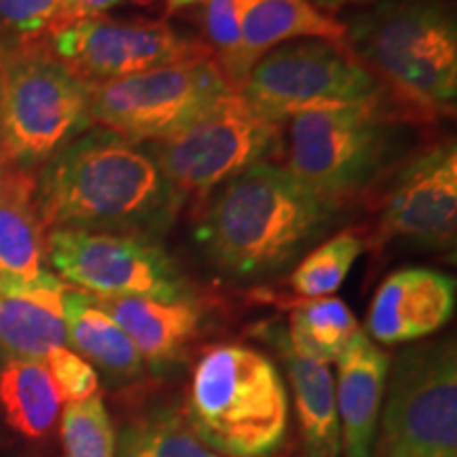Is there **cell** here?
Masks as SVG:
<instances>
[{"instance_id":"20","label":"cell","mask_w":457,"mask_h":457,"mask_svg":"<svg viewBox=\"0 0 457 457\" xmlns=\"http://www.w3.org/2000/svg\"><path fill=\"white\" fill-rule=\"evenodd\" d=\"M239 32L245 64L253 66L267 51L299 38L345 41V28L312 0H237Z\"/></svg>"},{"instance_id":"33","label":"cell","mask_w":457,"mask_h":457,"mask_svg":"<svg viewBox=\"0 0 457 457\" xmlns=\"http://www.w3.org/2000/svg\"><path fill=\"white\" fill-rule=\"evenodd\" d=\"M3 51H4V38L0 37V57H3Z\"/></svg>"},{"instance_id":"23","label":"cell","mask_w":457,"mask_h":457,"mask_svg":"<svg viewBox=\"0 0 457 457\" xmlns=\"http://www.w3.org/2000/svg\"><path fill=\"white\" fill-rule=\"evenodd\" d=\"M360 330L356 316L345 303L337 296H322L296 303L286 337L303 356L330 364L347 350Z\"/></svg>"},{"instance_id":"1","label":"cell","mask_w":457,"mask_h":457,"mask_svg":"<svg viewBox=\"0 0 457 457\" xmlns=\"http://www.w3.org/2000/svg\"><path fill=\"white\" fill-rule=\"evenodd\" d=\"M185 202L146 142L98 125L37 170V205L45 233L81 228L162 239Z\"/></svg>"},{"instance_id":"34","label":"cell","mask_w":457,"mask_h":457,"mask_svg":"<svg viewBox=\"0 0 457 457\" xmlns=\"http://www.w3.org/2000/svg\"><path fill=\"white\" fill-rule=\"evenodd\" d=\"M0 168H3V165H0Z\"/></svg>"},{"instance_id":"32","label":"cell","mask_w":457,"mask_h":457,"mask_svg":"<svg viewBox=\"0 0 457 457\" xmlns=\"http://www.w3.org/2000/svg\"><path fill=\"white\" fill-rule=\"evenodd\" d=\"M205 0H163V7L168 13H176V11H185L191 7H199Z\"/></svg>"},{"instance_id":"8","label":"cell","mask_w":457,"mask_h":457,"mask_svg":"<svg viewBox=\"0 0 457 457\" xmlns=\"http://www.w3.org/2000/svg\"><path fill=\"white\" fill-rule=\"evenodd\" d=\"M373 457H457L453 337L417 343L392 360Z\"/></svg>"},{"instance_id":"2","label":"cell","mask_w":457,"mask_h":457,"mask_svg":"<svg viewBox=\"0 0 457 457\" xmlns=\"http://www.w3.org/2000/svg\"><path fill=\"white\" fill-rule=\"evenodd\" d=\"M339 205L307 188L286 165L250 168L220 185L193 231L202 253L233 278L282 271L318 242Z\"/></svg>"},{"instance_id":"14","label":"cell","mask_w":457,"mask_h":457,"mask_svg":"<svg viewBox=\"0 0 457 457\" xmlns=\"http://www.w3.org/2000/svg\"><path fill=\"white\" fill-rule=\"evenodd\" d=\"M455 312V279L426 267L387 276L370 301L367 337L381 345L421 341L449 324Z\"/></svg>"},{"instance_id":"25","label":"cell","mask_w":457,"mask_h":457,"mask_svg":"<svg viewBox=\"0 0 457 457\" xmlns=\"http://www.w3.org/2000/svg\"><path fill=\"white\" fill-rule=\"evenodd\" d=\"M367 245L364 233L356 228H345L328 237L324 244L316 245L290 273V288L303 299L333 296Z\"/></svg>"},{"instance_id":"15","label":"cell","mask_w":457,"mask_h":457,"mask_svg":"<svg viewBox=\"0 0 457 457\" xmlns=\"http://www.w3.org/2000/svg\"><path fill=\"white\" fill-rule=\"evenodd\" d=\"M96 303L125 330L148 369L176 367L205 330L210 310L195 295L180 299H98Z\"/></svg>"},{"instance_id":"13","label":"cell","mask_w":457,"mask_h":457,"mask_svg":"<svg viewBox=\"0 0 457 457\" xmlns=\"http://www.w3.org/2000/svg\"><path fill=\"white\" fill-rule=\"evenodd\" d=\"M387 180L373 244L404 242L453 253L457 237V146L453 136L411 153Z\"/></svg>"},{"instance_id":"17","label":"cell","mask_w":457,"mask_h":457,"mask_svg":"<svg viewBox=\"0 0 457 457\" xmlns=\"http://www.w3.org/2000/svg\"><path fill=\"white\" fill-rule=\"evenodd\" d=\"M37 171L0 168V290H24L47 276Z\"/></svg>"},{"instance_id":"16","label":"cell","mask_w":457,"mask_h":457,"mask_svg":"<svg viewBox=\"0 0 457 457\" xmlns=\"http://www.w3.org/2000/svg\"><path fill=\"white\" fill-rule=\"evenodd\" d=\"M392 358L364 330L335 360L341 457H373Z\"/></svg>"},{"instance_id":"10","label":"cell","mask_w":457,"mask_h":457,"mask_svg":"<svg viewBox=\"0 0 457 457\" xmlns=\"http://www.w3.org/2000/svg\"><path fill=\"white\" fill-rule=\"evenodd\" d=\"M45 259L62 282L98 299L170 301L197 293L159 239L54 228L45 236Z\"/></svg>"},{"instance_id":"4","label":"cell","mask_w":457,"mask_h":457,"mask_svg":"<svg viewBox=\"0 0 457 457\" xmlns=\"http://www.w3.org/2000/svg\"><path fill=\"white\" fill-rule=\"evenodd\" d=\"M428 125L396 100L305 111L286 121V168L327 202L369 195L415 151Z\"/></svg>"},{"instance_id":"21","label":"cell","mask_w":457,"mask_h":457,"mask_svg":"<svg viewBox=\"0 0 457 457\" xmlns=\"http://www.w3.org/2000/svg\"><path fill=\"white\" fill-rule=\"evenodd\" d=\"M66 324V345L104 370L117 381H136L145 375L146 364L140 352L96 299L68 286L62 299Z\"/></svg>"},{"instance_id":"7","label":"cell","mask_w":457,"mask_h":457,"mask_svg":"<svg viewBox=\"0 0 457 457\" xmlns=\"http://www.w3.org/2000/svg\"><path fill=\"white\" fill-rule=\"evenodd\" d=\"M267 121L284 125L295 114L394 100L345 41L299 38L267 51L237 91Z\"/></svg>"},{"instance_id":"11","label":"cell","mask_w":457,"mask_h":457,"mask_svg":"<svg viewBox=\"0 0 457 457\" xmlns=\"http://www.w3.org/2000/svg\"><path fill=\"white\" fill-rule=\"evenodd\" d=\"M282 129L233 91L187 129L148 146L182 195H204L276 157L284 145Z\"/></svg>"},{"instance_id":"3","label":"cell","mask_w":457,"mask_h":457,"mask_svg":"<svg viewBox=\"0 0 457 457\" xmlns=\"http://www.w3.org/2000/svg\"><path fill=\"white\" fill-rule=\"evenodd\" d=\"M345 45L392 98L424 123L457 106V15L453 0H373L352 9Z\"/></svg>"},{"instance_id":"28","label":"cell","mask_w":457,"mask_h":457,"mask_svg":"<svg viewBox=\"0 0 457 457\" xmlns=\"http://www.w3.org/2000/svg\"><path fill=\"white\" fill-rule=\"evenodd\" d=\"M60 20V0H0V37L7 43L43 41Z\"/></svg>"},{"instance_id":"6","label":"cell","mask_w":457,"mask_h":457,"mask_svg":"<svg viewBox=\"0 0 457 457\" xmlns=\"http://www.w3.org/2000/svg\"><path fill=\"white\" fill-rule=\"evenodd\" d=\"M94 128L89 85L79 81L47 41L7 43L0 57V165L37 171Z\"/></svg>"},{"instance_id":"30","label":"cell","mask_w":457,"mask_h":457,"mask_svg":"<svg viewBox=\"0 0 457 457\" xmlns=\"http://www.w3.org/2000/svg\"><path fill=\"white\" fill-rule=\"evenodd\" d=\"M119 7H151V0H60L62 20L57 28L71 24V21L85 20V17L106 15L108 11Z\"/></svg>"},{"instance_id":"22","label":"cell","mask_w":457,"mask_h":457,"mask_svg":"<svg viewBox=\"0 0 457 457\" xmlns=\"http://www.w3.org/2000/svg\"><path fill=\"white\" fill-rule=\"evenodd\" d=\"M62 404L45 362L7 360L0 369V409L7 424L21 436H47L57 424Z\"/></svg>"},{"instance_id":"27","label":"cell","mask_w":457,"mask_h":457,"mask_svg":"<svg viewBox=\"0 0 457 457\" xmlns=\"http://www.w3.org/2000/svg\"><path fill=\"white\" fill-rule=\"evenodd\" d=\"M62 447L64 457H117V434L100 394L66 404Z\"/></svg>"},{"instance_id":"9","label":"cell","mask_w":457,"mask_h":457,"mask_svg":"<svg viewBox=\"0 0 457 457\" xmlns=\"http://www.w3.org/2000/svg\"><path fill=\"white\" fill-rule=\"evenodd\" d=\"M233 91L214 57L180 62L89 87V117L151 145L187 129Z\"/></svg>"},{"instance_id":"18","label":"cell","mask_w":457,"mask_h":457,"mask_svg":"<svg viewBox=\"0 0 457 457\" xmlns=\"http://www.w3.org/2000/svg\"><path fill=\"white\" fill-rule=\"evenodd\" d=\"M68 284L54 273L24 290H0V353L7 360H38L66 345L62 299Z\"/></svg>"},{"instance_id":"12","label":"cell","mask_w":457,"mask_h":457,"mask_svg":"<svg viewBox=\"0 0 457 457\" xmlns=\"http://www.w3.org/2000/svg\"><path fill=\"white\" fill-rule=\"evenodd\" d=\"M47 47L89 87L153 68L214 57L204 41H193L165 20L85 17L49 34Z\"/></svg>"},{"instance_id":"29","label":"cell","mask_w":457,"mask_h":457,"mask_svg":"<svg viewBox=\"0 0 457 457\" xmlns=\"http://www.w3.org/2000/svg\"><path fill=\"white\" fill-rule=\"evenodd\" d=\"M43 362L64 404L81 403V400H87L98 394V370L68 345L57 347Z\"/></svg>"},{"instance_id":"5","label":"cell","mask_w":457,"mask_h":457,"mask_svg":"<svg viewBox=\"0 0 457 457\" xmlns=\"http://www.w3.org/2000/svg\"><path fill=\"white\" fill-rule=\"evenodd\" d=\"M182 417L219 455L276 457L288 436V387L267 353L220 343L197 358Z\"/></svg>"},{"instance_id":"24","label":"cell","mask_w":457,"mask_h":457,"mask_svg":"<svg viewBox=\"0 0 457 457\" xmlns=\"http://www.w3.org/2000/svg\"><path fill=\"white\" fill-rule=\"evenodd\" d=\"M117 457H225L199 441L182 411L153 407L131 417L117 436Z\"/></svg>"},{"instance_id":"26","label":"cell","mask_w":457,"mask_h":457,"mask_svg":"<svg viewBox=\"0 0 457 457\" xmlns=\"http://www.w3.org/2000/svg\"><path fill=\"white\" fill-rule=\"evenodd\" d=\"M199 24H202L205 47L212 51L228 85L239 91L248 77L250 66L245 64L244 57L237 0H205L204 4H199Z\"/></svg>"},{"instance_id":"19","label":"cell","mask_w":457,"mask_h":457,"mask_svg":"<svg viewBox=\"0 0 457 457\" xmlns=\"http://www.w3.org/2000/svg\"><path fill=\"white\" fill-rule=\"evenodd\" d=\"M267 337L284 360L305 457H341L335 375L330 364L293 350L286 328L267 330Z\"/></svg>"},{"instance_id":"31","label":"cell","mask_w":457,"mask_h":457,"mask_svg":"<svg viewBox=\"0 0 457 457\" xmlns=\"http://www.w3.org/2000/svg\"><path fill=\"white\" fill-rule=\"evenodd\" d=\"M318 9H322L324 13L335 15L341 13V11H352L362 7V4L373 3V0H312Z\"/></svg>"}]
</instances>
